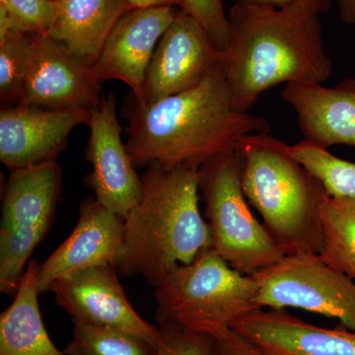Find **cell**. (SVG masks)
I'll use <instances>...</instances> for the list:
<instances>
[{"label": "cell", "mask_w": 355, "mask_h": 355, "mask_svg": "<svg viewBox=\"0 0 355 355\" xmlns=\"http://www.w3.org/2000/svg\"><path fill=\"white\" fill-rule=\"evenodd\" d=\"M320 0L286 6L234 3L221 67L233 107L249 113L260 96L282 83H323L333 62L324 51Z\"/></svg>", "instance_id": "6da1fadb"}, {"label": "cell", "mask_w": 355, "mask_h": 355, "mask_svg": "<svg viewBox=\"0 0 355 355\" xmlns=\"http://www.w3.org/2000/svg\"><path fill=\"white\" fill-rule=\"evenodd\" d=\"M121 116L135 167L160 163L198 170L234 151L245 135L270 132L266 118L233 107L221 65L197 87L159 101L142 104L130 93Z\"/></svg>", "instance_id": "7a4b0ae2"}, {"label": "cell", "mask_w": 355, "mask_h": 355, "mask_svg": "<svg viewBox=\"0 0 355 355\" xmlns=\"http://www.w3.org/2000/svg\"><path fill=\"white\" fill-rule=\"evenodd\" d=\"M141 181V198L125 217L119 272L157 287L176 266L211 249V232L198 207V170L153 163Z\"/></svg>", "instance_id": "3957f363"}, {"label": "cell", "mask_w": 355, "mask_h": 355, "mask_svg": "<svg viewBox=\"0 0 355 355\" xmlns=\"http://www.w3.org/2000/svg\"><path fill=\"white\" fill-rule=\"evenodd\" d=\"M235 153L248 202L284 254H321V207L329 198L322 182L268 132L245 135Z\"/></svg>", "instance_id": "277c9868"}, {"label": "cell", "mask_w": 355, "mask_h": 355, "mask_svg": "<svg viewBox=\"0 0 355 355\" xmlns=\"http://www.w3.org/2000/svg\"><path fill=\"white\" fill-rule=\"evenodd\" d=\"M257 293L253 275L238 272L211 248L176 266L155 287L156 321L212 336L261 309Z\"/></svg>", "instance_id": "5b68a950"}, {"label": "cell", "mask_w": 355, "mask_h": 355, "mask_svg": "<svg viewBox=\"0 0 355 355\" xmlns=\"http://www.w3.org/2000/svg\"><path fill=\"white\" fill-rule=\"evenodd\" d=\"M198 184L212 249L233 268L254 275L286 256L250 209L235 150L207 161L198 170Z\"/></svg>", "instance_id": "8992f818"}, {"label": "cell", "mask_w": 355, "mask_h": 355, "mask_svg": "<svg viewBox=\"0 0 355 355\" xmlns=\"http://www.w3.org/2000/svg\"><path fill=\"white\" fill-rule=\"evenodd\" d=\"M62 187L57 161L10 170L0 225L1 293L17 291L30 257L50 231Z\"/></svg>", "instance_id": "52a82bcc"}, {"label": "cell", "mask_w": 355, "mask_h": 355, "mask_svg": "<svg viewBox=\"0 0 355 355\" xmlns=\"http://www.w3.org/2000/svg\"><path fill=\"white\" fill-rule=\"evenodd\" d=\"M253 277L259 308H295L338 319L355 331V282L320 254H286Z\"/></svg>", "instance_id": "ba28073f"}, {"label": "cell", "mask_w": 355, "mask_h": 355, "mask_svg": "<svg viewBox=\"0 0 355 355\" xmlns=\"http://www.w3.org/2000/svg\"><path fill=\"white\" fill-rule=\"evenodd\" d=\"M101 84L91 67L46 34H30L19 103L49 110H89L101 101Z\"/></svg>", "instance_id": "9c48e42d"}, {"label": "cell", "mask_w": 355, "mask_h": 355, "mask_svg": "<svg viewBox=\"0 0 355 355\" xmlns=\"http://www.w3.org/2000/svg\"><path fill=\"white\" fill-rule=\"evenodd\" d=\"M87 125L85 158L92 170L86 177V186L103 207L125 219L141 198L142 181L121 141L114 93L103 95L99 104L90 110Z\"/></svg>", "instance_id": "30bf717a"}, {"label": "cell", "mask_w": 355, "mask_h": 355, "mask_svg": "<svg viewBox=\"0 0 355 355\" xmlns=\"http://www.w3.org/2000/svg\"><path fill=\"white\" fill-rule=\"evenodd\" d=\"M221 65V51L202 26L180 11L154 51L147 69L142 104L197 87Z\"/></svg>", "instance_id": "8fae6325"}, {"label": "cell", "mask_w": 355, "mask_h": 355, "mask_svg": "<svg viewBox=\"0 0 355 355\" xmlns=\"http://www.w3.org/2000/svg\"><path fill=\"white\" fill-rule=\"evenodd\" d=\"M118 268L97 266L53 282L49 289L72 321L127 331L157 345L160 331L139 316L119 282Z\"/></svg>", "instance_id": "7c38bea8"}, {"label": "cell", "mask_w": 355, "mask_h": 355, "mask_svg": "<svg viewBox=\"0 0 355 355\" xmlns=\"http://www.w3.org/2000/svg\"><path fill=\"white\" fill-rule=\"evenodd\" d=\"M180 11L177 6H158L132 9L125 13L91 67L95 80L101 85L112 79L121 81L137 100H141L156 46Z\"/></svg>", "instance_id": "4fadbf2b"}, {"label": "cell", "mask_w": 355, "mask_h": 355, "mask_svg": "<svg viewBox=\"0 0 355 355\" xmlns=\"http://www.w3.org/2000/svg\"><path fill=\"white\" fill-rule=\"evenodd\" d=\"M125 245V219L103 207L95 198L80 205L78 222L71 234L40 263V294L62 277L97 266L120 268Z\"/></svg>", "instance_id": "5bb4252c"}, {"label": "cell", "mask_w": 355, "mask_h": 355, "mask_svg": "<svg viewBox=\"0 0 355 355\" xmlns=\"http://www.w3.org/2000/svg\"><path fill=\"white\" fill-rule=\"evenodd\" d=\"M89 110L4 107L0 111V160L9 170L57 161L72 130L87 125Z\"/></svg>", "instance_id": "9a60e30c"}, {"label": "cell", "mask_w": 355, "mask_h": 355, "mask_svg": "<svg viewBox=\"0 0 355 355\" xmlns=\"http://www.w3.org/2000/svg\"><path fill=\"white\" fill-rule=\"evenodd\" d=\"M263 355H355V331L338 323L322 328L286 309L261 308L231 326Z\"/></svg>", "instance_id": "2e32d148"}, {"label": "cell", "mask_w": 355, "mask_h": 355, "mask_svg": "<svg viewBox=\"0 0 355 355\" xmlns=\"http://www.w3.org/2000/svg\"><path fill=\"white\" fill-rule=\"evenodd\" d=\"M282 97L295 112L305 140L328 149L336 144L355 147V79H343L334 87L286 84Z\"/></svg>", "instance_id": "e0dca14e"}, {"label": "cell", "mask_w": 355, "mask_h": 355, "mask_svg": "<svg viewBox=\"0 0 355 355\" xmlns=\"http://www.w3.org/2000/svg\"><path fill=\"white\" fill-rule=\"evenodd\" d=\"M55 22L46 33L81 62H97L114 28L132 10L127 0H58Z\"/></svg>", "instance_id": "ac0fdd59"}, {"label": "cell", "mask_w": 355, "mask_h": 355, "mask_svg": "<svg viewBox=\"0 0 355 355\" xmlns=\"http://www.w3.org/2000/svg\"><path fill=\"white\" fill-rule=\"evenodd\" d=\"M40 263H28L13 302L0 316V355H65L51 340L38 302Z\"/></svg>", "instance_id": "d6986e66"}, {"label": "cell", "mask_w": 355, "mask_h": 355, "mask_svg": "<svg viewBox=\"0 0 355 355\" xmlns=\"http://www.w3.org/2000/svg\"><path fill=\"white\" fill-rule=\"evenodd\" d=\"M322 258L355 282V198H327L321 207Z\"/></svg>", "instance_id": "ffe728a7"}, {"label": "cell", "mask_w": 355, "mask_h": 355, "mask_svg": "<svg viewBox=\"0 0 355 355\" xmlns=\"http://www.w3.org/2000/svg\"><path fill=\"white\" fill-rule=\"evenodd\" d=\"M65 355H158L157 345L127 331L73 321Z\"/></svg>", "instance_id": "44dd1931"}, {"label": "cell", "mask_w": 355, "mask_h": 355, "mask_svg": "<svg viewBox=\"0 0 355 355\" xmlns=\"http://www.w3.org/2000/svg\"><path fill=\"white\" fill-rule=\"evenodd\" d=\"M289 151L322 182L329 197L355 198V163L334 155L328 148L302 140Z\"/></svg>", "instance_id": "7402d4cb"}, {"label": "cell", "mask_w": 355, "mask_h": 355, "mask_svg": "<svg viewBox=\"0 0 355 355\" xmlns=\"http://www.w3.org/2000/svg\"><path fill=\"white\" fill-rule=\"evenodd\" d=\"M29 33L0 39V100L2 108L18 105L29 55Z\"/></svg>", "instance_id": "603a6c76"}, {"label": "cell", "mask_w": 355, "mask_h": 355, "mask_svg": "<svg viewBox=\"0 0 355 355\" xmlns=\"http://www.w3.org/2000/svg\"><path fill=\"white\" fill-rule=\"evenodd\" d=\"M15 29L29 34H46L58 10L55 0H0Z\"/></svg>", "instance_id": "cb8c5ba5"}, {"label": "cell", "mask_w": 355, "mask_h": 355, "mask_svg": "<svg viewBox=\"0 0 355 355\" xmlns=\"http://www.w3.org/2000/svg\"><path fill=\"white\" fill-rule=\"evenodd\" d=\"M181 9L202 26L219 51L226 48L230 26L222 0H181Z\"/></svg>", "instance_id": "d4e9b609"}, {"label": "cell", "mask_w": 355, "mask_h": 355, "mask_svg": "<svg viewBox=\"0 0 355 355\" xmlns=\"http://www.w3.org/2000/svg\"><path fill=\"white\" fill-rule=\"evenodd\" d=\"M158 355H211L212 336L172 324H159Z\"/></svg>", "instance_id": "484cf974"}, {"label": "cell", "mask_w": 355, "mask_h": 355, "mask_svg": "<svg viewBox=\"0 0 355 355\" xmlns=\"http://www.w3.org/2000/svg\"><path fill=\"white\" fill-rule=\"evenodd\" d=\"M211 355H263L252 343L231 328L212 335Z\"/></svg>", "instance_id": "4316f807"}, {"label": "cell", "mask_w": 355, "mask_h": 355, "mask_svg": "<svg viewBox=\"0 0 355 355\" xmlns=\"http://www.w3.org/2000/svg\"><path fill=\"white\" fill-rule=\"evenodd\" d=\"M335 3L338 4L343 22L355 27V0H320L322 12L328 11Z\"/></svg>", "instance_id": "83f0119b"}, {"label": "cell", "mask_w": 355, "mask_h": 355, "mask_svg": "<svg viewBox=\"0 0 355 355\" xmlns=\"http://www.w3.org/2000/svg\"><path fill=\"white\" fill-rule=\"evenodd\" d=\"M133 9L158 6H177L181 8V0H127Z\"/></svg>", "instance_id": "f1b7e54d"}, {"label": "cell", "mask_w": 355, "mask_h": 355, "mask_svg": "<svg viewBox=\"0 0 355 355\" xmlns=\"http://www.w3.org/2000/svg\"><path fill=\"white\" fill-rule=\"evenodd\" d=\"M234 3L259 4V6H270L275 7L286 6L292 0H233Z\"/></svg>", "instance_id": "f546056e"}, {"label": "cell", "mask_w": 355, "mask_h": 355, "mask_svg": "<svg viewBox=\"0 0 355 355\" xmlns=\"http://www.w3.org/2000/svg\"><path fill=\"white\" fill-rule=\"evenodd\" d=\"M55 1H58V0H55Z\"/></svg>", "instance_id": "4dcf8cb0"}]
</instances>
